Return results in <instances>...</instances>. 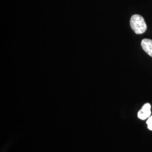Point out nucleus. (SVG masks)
Segmentation results:
<instances>
[{
	"label": "nucleus",
	"instance_id": "2",
	"mask_svg": "<svg viewBox=\"0 0 152 152\" xmlns=\"http://www.w3.org/2000/svg\"><path fill=\"white\" fill-rule=\"evenodd\" d=\"M151 115V105L149 103L145 104L137 113V117L141 120H147Z\"/></svg>",
	"mask_w": 152,
	"mask_h": 152
},
{
	"label": "nucleus",
	"instance_id": "3",
	"mask_svg": "<svg viewBox=\"0 0 152 152\" xmlns=\"http://www.w3.org/2000/svg\"><path fill=\"white\" fill-rule=\"evenodd\" d=\"M141 46L143 50L152 57V40L148 38L143 39L141 41Z\"/></svg>",
	"mask_w": 152,
	"mask_h": 152
},
{
	"label": "nucleus",
	"instance_id": "1",
	"mask_svg": "<svg viewBox=\"0 0 152 152\" xmlns=\"http://www.w3.org/2000/svg\"><path fill=\"white\" fill-rule=\"evenodd\" d=\"M130 26L132 31L137 34L145 32L147 29V25L142 16L135 14L131 16Z\"/></svg>",
	"mask_w": 152,
	"mask_h": 152
},
{
	"label": "nucleus",
	"instance_id": "4",
	"mask_svg": "<svg viewBox=\"0 0 152 152\" xmlns=\"http://www.w3.org/2000/svg\"><path fill=\"white\" fill-rule=\"evenodd\" d=\"M147 124L148 125V128L149 130L152 131V115L150 116L147 121Z\"/></svg>",
	"mask_w": 152,
	"mask_h": 152
}]
</instances>
